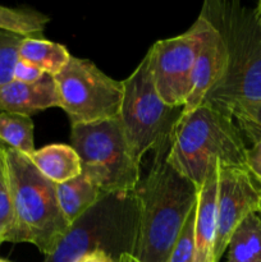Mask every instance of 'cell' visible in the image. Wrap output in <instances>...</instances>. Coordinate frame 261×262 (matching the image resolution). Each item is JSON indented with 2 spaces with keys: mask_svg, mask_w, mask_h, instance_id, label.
<instances>
[{
  "mask_svg": "<svg viewBox=\"0 0 261 262\" xmlns=\"http://www.w3.org/2000/svg\"><path fill=\"white\" fill-rule=\"evenodd\" d=\"M258 215H260V216H261V204H260V207H258Z\"/></svg>",
  "mask_w": 261,
  "mask_h": 262,
  "instance_id": "obj_30",
  "label": "cell"
},
{
  "mask_svg": "<svg viewBox=\"0 0 261 262\" xmlns=\"http://www.w3.org/2000/svg\"><path fill=\"white\" fill-rule=\"evenodd\" d=\"M3 245V241H0V246H2Z\"/></svg>",
  "mask_w": 261,
  "mask_h": 262,
  "instance_id": "obj_31",
  "label": "cell"
},
{
  "mask_svg": "<svg viewBox=\"0 0 261 262\" xmlns=\"http://www.w3.org/2000/svg\"><path fill=\"white\" fill-rule=\"evenodd\" d=\"M0 262H12V261L7 260V258H2V257H0Z\"/></svg>",
  "mask_w": 261,
  "mask_h": 262,
  "instance_id": "obj_29",
  "label": "cell"
},
{
  "mask_svg": "<svg viewBox=\"0 0 261 262\" xmlns=\"http://www.w3.org/2000/svg\"><path fill=\"white\" fill-rule=\"evenodd\" d=\"M14 224L5 242L31 243L42 255L56 250L71 225L56 197V184L38 171L30 158L5 147Z\"/></svg>",
  "mask_w": 261,
  "mask_h": 262,
  "instance_id": "obj_4",
  "label": "cell"
},
{
  "mask_svg": "<svg viewBox=\"0 0 261 262\" xmlns=\"http://www.w3.org/2000/svg\"><path fill=\"white\" fill-rule=\"evenodd\" d=\"M0 145H2V143H0Z\"/></svg>",
  "mask_w": 261,
  "mask_h": 262,
  "instance_id": "obj_32",
  "label": "cell"
},
{
  "mask_svg": "<svg viewBox=\"0 0 261 262\" xmlns=\"http://www.w3.org/2000/svg\"><path fill=\"white\" fill-rule=\"evenodd\" d=\"M243 136L252 143L261 141V101L240 102L228 109Z\"/></svg>",
  "mask_w": 261,
  "mask_h": 262,
  "instance_id": "obj_21",
  "label": "cell"
},
{
  "mask_svg": "<svg viewBox=\"0 0 261 262\" xmlns=\"http://www.w3.org/2000/svg\"><path fill=\"white\" fill-rule=\"evenodd\" d=\"M118 262H141V261H138L137 258L133 257L130 253H123V255L118 258Z\"/></svg>",
  "mask_w": 261,
  "mask_h": 262,
  "instance_id": "obj_27",
  "label": "cell"
},
{
  "mask_svg": "<svg viewBox=\"0 0 261 262\" xmlns=\"http://www.w3.org/2000/svg\"><path fill=\"white\" fill-rule=\"evenodd\" d=\"M122 82L123 100L119 119L128 143L141 163L145 154L155 151L163 141L173 135L183 107L169 106L161 99L146 55Z\"/></svg>",
  "mask_w": 261,
  "mask_h": 262,
  "instance_id": "obj_7",
  "label": "cell"
},
{
  "mask_svg": "<svg viewBox=\"0 0 261 262\" xmlns=\"http://www.w3.org/2000/svg\"><path fill=\"white\" fill-rule=\"evenodd\" d=\"M0 143L26 156L32 155L36 148L31 117L17 113H0Z\"/></svg>",
  "mask_w": 261,
  "mask_h": 262,
  "instance_id": "obj_19",
  "label": "cell"
},
{
  "mask_svg": "<svg viewBox=\"0 0 261 262\" xmlns=\"http://www.w3.org/2000/svg\"><path fill=\"white\" fill-rule=\"evenodd\" d=\"M194 224L196 207L187 217L181 233L176 241L168 262H194Z\"/></svg>",
  "mask_w": 261,
  "mask_h": 262,
  "instance_id": "obj_22",
  "label": "cell"
},
{
  "mask_svg": "<svg viewBox=\"0 0 261 262\" xmlns=\"http://www.w3.org/2000/svg\"><path fill=\"white\" fill-rule=\"evenodd\" d=\"M246 166L248 171L261 183V141L252 143V147L247 150Z\"/></svg>",
  "mask_w": 261,
  "mask_h": 262,
  "instance_id": "obj_25",
  "label": "cell"
},
{
  "mask_svg": "<svg viewBox=\"0 0 261 262\" xmlns=\"http://www.w3.org/2000/svg\"><path fill=\"white\" fill-rule=\"evenodd\" d=\"M200 15L224 40L228 69L204 102L228 112L240 102L261 101V25L255 12L235 0H207Z\"/></svg>",
  "mask_w": 261,
  "mask_h": 262,
  "instance_id": "obj_2",
  "label": "cell"
},
{
  "mask_svg": "<svg viewBox=\"0 0 261 262\" xmlns=\"http://www.w3.org/2000/svg\"><path fill=\"white\" fill-rule=\"evenodd\" d=\"M227 69L228 51L224 40L220 33L205 19L201 45L192 72L191 90L182 114H187L200 106L205 101L209 92L224 78Z\"/></svg>",
  "mask_w": 261,
  "mask_h": 262,
  "instance_id": "obj_11",
  "label": "cell"
},
{
  "mask_svg": "<svg viewBox=\"0 0 261 262\" xmlns=\"http://www.w3.org/2000/svg\"><path fill=\"white\" fill-rule=\"evenodd\" d=\"M227 262H261V216L250 214L230 237Z\"/></svg>",
  "mask_w": 261,
  "mask_h": 262,
  "instance_id": "obj_17",
  "label": "cell"
},
{
  "mask_svg": "<svg viewBox=\"0 0 261 262\" xmlns=\"http://www.w3.org/2000/svg\"><path fill=\"white\" fill-rule=\"evenodd\" d=\"M76 262H118L113 256L106 253L102 250L92 251V252L86 253L82 257H79Z\"/></svg>",
  "mask_w": 261,
  "mask_h": 262,
  "instance_id": "obj_26",
  "label": "cell"
},
{
  "mask_svg": "<svg viewBox=\"0 0 261 262\" xmlns=\"http://www.w3.org/2000/svg\"><path fill=\"white\" fill-rule=\"evenodd\" d=\"M261 183L247 170L219 165L215 261L222 260L230 237L250 214L258 211Z\"/></svg>",
  "mask_w": 261,
  "mask_h": 262,
  "instance_id": "obj_10",
  "label": "cell"
},
{
  "mask_svg": "<svg viewBox=\"0 0 261 262\" xmlns=\"http://www.w3.org/2000/svg\"><path fill=\"white\" fill-rule=\"evenodd\" d=\"M42 176L55 184L66 183L82 174V163L71 145L51 143L28 156Z\"/></svg>",
  "mask_w": 261,
  "mask_h": 262,
  "instance_id": "obj_14",
  "label": "cell"
},
{
  "mask_svg": "<svg viewBox=\"0 0 261 262\" xmlns=\"http://www.w3.org/2000/svg\"><path fill=\"white\" fill-rule=\"evenodd\" d=\"M105 196L106 193L83 173L66 183L56 184L59 206L69 225L76 223Z\"/></svg>",
  "mask_w": 261,
  "mask_h": 262,
  "instance_id": "obj_15",
  "label": "cell"
},
{
  "mask_svg": "<svg viewBox=\"0 0 261 262\" xmlns=\"http://www.w3.org/2000/svg\"><path fill=\"white\" fill-rule=\"evenodd\" d=\"M137 193H112L71 225L67 234L44 262H76L86 253L102 250L118 261L132 255L137 237Z\"/></svg>",
  "mask_w": 261,
  "mask_h": 262,
  "instance_id": "obj_5",
  "label": "cell"
},
{
  "mask_svg": "<svg viewBox=\"0 0 261 262\" xmlns=\"http://www.w3.org/2000/svg\"><path fill=\"white\" fill-rule=\"evenodd\" d=\"M59 107L72 125L91 124L119 117L123 82L112 78L90 59L71 56L67 66L54 76Z\"/></svg>",
  "mask_w": 261,
  "mask_h": 262,
  "instance_id": "obj_8",
  "label": "cell"
},
{
  "mask_svg": "<svg viewBox=\"0 0 261 262\" xmlns=\"http://www.w3.org/2000/svg\"><path fill=\"white\" fill-rule=\"evenodd\" d=\"M253 12H255L256 18H257V22L261 25V0L256 4V8L253 9Z\"/></svg>",
  "mask_w": 261,
  "mask_h": 262,
  "instance_id": "obj_28",
  "label": "cell"
},
{
  "mask_svg": "<svg viewBox=\"0 0 261 262\" xmlns=\"http://www.w3.org/2000/svg\"><path fill=\"white\" fill-rule=\"evenodd\" d=\"M64 45L46 38H22L18 46V58L33 64L50 76H56L71 59Z\"/></svg>",
  "mask_w": 261,
  "mask_h": 262,
  "instance_id": "obj_16",
  "label": "cell"
},
{
  "mask_svg": "<svg viewBox=\"0 0 261 262\" xmlns=\"http://www.w3.org/2000/svg\"><path fill=\"white\" fill-rule=\"evenodd\" d=\"M204 30L205 19L199 15L186 32L156 41L146 54L158 94L169 106L186 104Z\"/></svg>",
  "mask_w": 261,
  "mask_h": 262,
  "instance_id": "obj_9",
  "label": "cell"
},
{
  "mask_svg": "<svg viewBox=\"0 0 261 262\" xmlns=\"http://www.w3.org/2000/svg\"><path fill=\"white\" fill-rule=\"evenodd\" d=\"M50 107H59L54 77L45 74L35 83L12 79L0 86V113H17L31 117Z\"/></svg>",
  "mask_w": 261,
  "mask_h": 262,
  "instance_id": "obj_12",
  "label": "cell"
},
{
  "mask_svg": "<svg viewBox=\"0 0 261 262\" xmlns=\"http://www.w3.org/2000/svg\"><path fill=\"white\" fill-rule=\"evenodd\" d=\"M45 74V72L41 71L40 68L19 58L17 59L14 68H13V79L23 82V83H35V82L40 81Z\"/></svg>",
  "mask_w": 261,
  "mask_h": 262,
  "instance_id": "obj_24",
  "label": "cell"
},
{
  "mask_svg": "<svg viewBox=\"0 0 261 262\" xmlns=\"http://www.w3.org/2000/svg\"><path fill=\"white\" fill-rule=\"evenodd\" d=\"M14 224V207H13L12 188L8 173L5 146L0 145V241L3 243Z\"/></svg>",
  "mask_w": 261,
  "mask_h": 262,
  "instance_id": "obj_20",
  "label": "cell"
},
{
  "mask_svg": "<svg viewBox=\"0 0 261 262\" xmlns=\"http://www.w3.org/2000/svg\"><path fill=\"white\" fill-rule=\"evenodd\" d=\"M171 136L154 152L153 166L140 182L137 237L132 256L141 262H168L187 217L197 205L199 188L168 161Z\"/></svg>",
  "mask_w": 261,
  "mask_h": 262,
  "instance_id": "obj_1",
  "label": "cell"
},
{
  "mask_svg": "<svg viewBox=\"0 0 261 262\" xmlns=\"http://www.w3.org/2000/svg\"><path fill=\"white\" fill-rule=\"evenodd\" d=\"M247 150L234 118L210 102H202L179 118L168 161L200 189L215 166L247 169Z\"/></svg>",
  "mask_w": 261,
  "mask_h": 262,
  "instance_id": "obj_3",
  "label": "cell"
},
{
  "mask_svg": "<svg viewBox=\"0 0 261 262\" xmlns=\"http://www.w3.org/2000/svg\"><path fill=\"white\" fill-rule=\"evenodd\" d=\"M22 38L0 31V86L13 79V68L18 59V46Z\"/></svg>",
  "mask_w": 261,
  "mask_h": 262,
  "instance_id": "obj_23",
  "label": "cell"
},
{
  "mask_svg": "<svg viewBox=\"0 0 261 262\" xmlns=\"http://www.w3.org/2000/svg\"><path fill=\"white\" fill-rule=\"evenodd\" d=\"M219 165L211 169L199 189L194 224V262L215 261Z\"/></svg>",
  "mask_w": 261,
  "mask_h": 262,
  "instance_id": "obj_13",
  "label": "cell"
},
{
  "mask_svg": "<svg viewBox=\"0 0 261 262\" xmlns=\"http://www.w3.org/2000/svg\"><path fill=\"white\" fill-rule=\"evenodd\" d=\"M71 146L78 154L82 173L104 193H130L141 182L136 159L119 117L71 127Z\"/></svg>",
  "mask_w": 261,
  "mask_h": 262,
  "instance_id": "obj_6",
  "label": "cell"
},
{
  "mask_svg": "<svg viewBox=\"0 0 261 262\" xmlns=\"http://www.w3.org/2000/svg\"><path fill=\"white\" fill-rule=\"evenodd\" d=\"M50 18L28 8H9L0 5V31L20 37H44L45 26Z\"/></svg>",
  "mask_w": 261,
  "mask_h": 262,
  "instance_id": "obj_18",
  "label": "cell"
}]
</instances>
